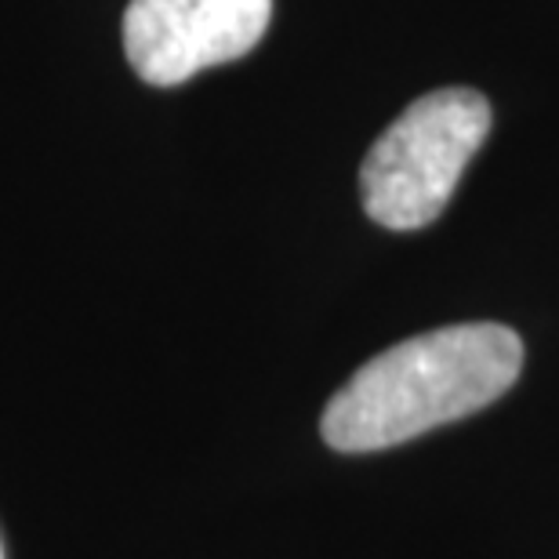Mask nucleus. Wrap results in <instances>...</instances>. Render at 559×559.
Returning <instances> with one entry per match:
<instances>
[{
    "label": "nucleus",
    "instance_id": "3",
    "mask_svg": "<svg viewBox=\"0 0 559 559\" xmlns=\"http://www.w3.org/2000/svg\"><path fill=\"white\" fill-rule=\"evenodd\" d=\"M273 0H131L124 51L145 84L175 87L233 62L265 37Z\"/></svg>",
    "mask_w": 559,
    "mask_h": 559
},
{
    "label": "nucleus",
    "instance_id": "4",
    "mask_svg": "<svg viewBox=\"0 0 559 559\" xmlns=\"http://www.w3.org/2000/svg\"><path fill=\"white\" fill-rule=\"evenodd\" d=\"M0 559H4V556H0Z\"/></svg>",
    "mask_w": 559,
    "mask_h": 559
},
{
    "label": "nucleus",
    "instance_id": "2",
    "mask_svg": "<svg viewBox=\"0 0 559 559\" xmlns=\"http://www.w3.org/2000/svg\"><path fill=\"white\" fill-rule=\"evenodd\" d=\"M490 131V103L473 87H440L411 103L360 167L364 211L407 233L443 215L457 178Z\"/></svg>",
    "mask_w": 559,
    "mask_h": 559
},
{
    "label": "nucleus",
    "instance_id": "1",
    "mask_svg": "<svg viewBox=\"0 0 559 559\" xmlns=\"http://www.w3.org/2000/svg\"><path fill=\"white\" fill-rule=\"evenodd\" d=\"M523 371V342L501 323H454L367 360L320 418L334 451L367 454L468 418L506 396Z\"/></svg>",
    "mask_w": 559,
    "mask_h": 559
}]
</instances>
